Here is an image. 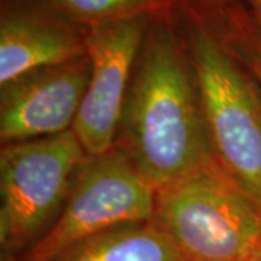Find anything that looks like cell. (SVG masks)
Listing matches in <instances>:
<instances>
[{"label":"cell","mask_w":261,"mask_h":261,"mask_svg":"<svg viewBox=\"0 0 261 261\" xmlns=\"http://www.w3.org/2000/svg\"><path fill=\"white\" fill-rule=\"evenodd\" d=\"M252 261H261V241L260 245H258V248H257V251H255V255H254Z\"/></svg>","instance_id":"obj_13"},{"label":"cell","mask_w":261,"mask_h":261,"mask_svg":"<svg viewBox=\"0 0 261 261\" xmlns=\"http://www.w3.org/2000/svg\"><path fill=\"white\" fill-rule=\"evenodd\" d=\"M49 261H185L154 221L111 228Z\"/></svg>","instance_id":"obj_9"},{"label":"cell","mask_w":261,"mask_h":261,"mask_svg":"<svg viewBox=\"0 0 261 261\" xmlns=\"http://www.w3.org/2000/svg\"><path fill=\"white\" fill-rule=\"evenodd\" d=\"M176 15L193 64L212 157L261 207V94L251 73L215 37L190 0Z\"/></svg>","instance_id":"obj_2"},{"label":"cell","mask_w":261,"mask_h":261,"mask_svg":"<svg viewBox=\"0 0 261 261\" xmlns=\"http://www.w3.org/2000/svg\"><path fill=\"white\" fill-rule=\"evenodd\" d=\"M155 189L118 147L87 157L56 222L31 250L12 261H49L111 228L152 221Z\"/></svg>","instance_id":"obj_5"},{"label":"cell","mask_w":261,"mask_h":261,"mask_svg":"<svg viewBox=\"0 0 261 261\" xmlns=\"http://www.w3.org/2000/svg\"><path fill=\"white\" fill-rule=\"evenodd\" d=\"M87 157L73 130L2 144L0 261L18 258L49 231Z\"/></svg>","instance_id":"obj_4"},{"label":"cell","mask_w":261,"mask_h":261,"mask_svg":"<svg viewBox=\"0 0 261 261\" xmlns=\"http://www.w3.org/2000/svg\"><path fill=\"white\" fill-rule=\"evenodd\" d=\"M115 147L155 190L214 160L176 6L149 20L134 65Z\"/></svg>","instance_id":"obj_1"},{"label":"cell","mask_w":261,"mask_h":261,"mask_svg":"<svg viewBox=\"0 0 261 261\" xmlns=\"http://www.w3.org/2000/svg\"><path fill=\"white\" fill-rule=\"evenodd\" d=\"M219 42L251 73L261 94V27L243 0H190Z\"/></svg>","instance_id":"obj_10"},{"label":"cell","mask_w":261,"mask_h":261,"mask_svg":"<svg viewBox=\"0 0 261 261\" xmlns=\"http://www.w3.org/2000/svg\"><path fill=\"white\" fill-rule=\"evenodd\" d=\"M87 31L38 0H2L0 84L86 57Z\"/></svg>","instance_id":"obj_8"},{"label":"cell","mask_w":261,"mask_h":261,"mask_svg":"<svg viewBox=\"0 0 261 261\" xmlns=\"http://www.w3.org/2000/svg\"><path fill=\"white\" fill-rule=\"evenodd\" d=\"M154 224L185 261H252L261 207L212 160L155 190Z\"/></svg>","instance_id":"obj_3"},{"label":"cell","mask_w":261,"mask_h":261,"mask_svg":"<svg viewBox=\"0 0 261 261\" xmlns=\"http://www.w3.org/2000/svg\"><path fill=\"white\" fill-rule=\"evenodd\" d=\"M90 79L86 56L48 65L0 84L2 144L41 140L73 130Z\"/></svg>","instance_id":"obj_7"},{"label":"cell","mask_w":261,"mask_h":261,"mask_svg":"<svg viewBox=\"0 0 261 261\" xmlns=\"http://www.w3.org/2000/svg\"><path fill=\"white\" fill-rule=\"evenodd\" d=\"M251 16L261 27V0H243Z\"/></svg>","instance_id":"obj_12"},{"label":"cell","mask_w":261,"mask_h":261,"mask_svg":"<svg viewBox=\"0 0 261 261\" xmlns=\"http://www.w3.org/2000/svg\"><path fill=\"white\" fill-rule=\"evenodd\" d=\"M60 16L79 27L97 25L154 16L174 9L177 0H38Z\"/></svg>","instance_id":"obj_11"},{"label":"cell","mask_w":261,"mask_h":261,"mask_svg":"<svg viewBox=\"0 0 261 261\" xmlns=\"http://www.w3.org/2000/svg\"><path fill=\"white\" fill-rule=\"evenodd\" d=\"M152 16L118 20L87 31L90 79L73 132L89 157L116 145L134 65Z\"/></svg>","instance_id":"obj_6"}]
</instances>
